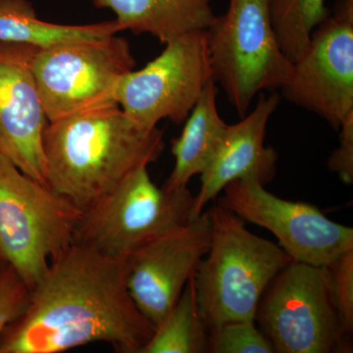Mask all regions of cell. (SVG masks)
Segmentation results:
<instances>
[{"instance_id":"obj_1","label":"cell","mask_w":353,"mask_h":353,"mask_svg":"<svg viewBox=\"0 0 353 353\" xmlns=\"http://www.w3.org/2000/svg\"><path fill=\"white\" fill-rule=\"evenodd\" d=\"M128 272L129 257L74 243L32 288L0 339V353H59L94 343L141 353L155 327L134 303Z\"/></svg>"},{"instance_id":"obj_2","label":"cell","mask_w":353,"mask_h":353,"mask_svg":"<svg viewBox=\"0 0 353 353\" xmlns=\"http://www.w3.org/2000/svg\"><path fill=\"white\" fill-rule=\"evenodd\" d=\"M163 150V132L139 126L118 104L73 114L44 130L46 185L83 212Z\"/></svg>"},{"instance_id":"obj_3","label":"cell","mask_w":353,"mask_h":353,"mask_svg":"<svg viewBox=\"0 0 353 353\" xmlns=\"http://www.w3.org/2000/svg\"><path fill=\"white\" fill-rule=\"evenodd\" d=\"M206 212L210 248L194 277L199 312L209 329L255 320L267 287L292 260L280 245L248 231L245 221L219 203Z\"/></svg>"},{"instance_id":"obj_4","label":"cell","mask_w":353,"mask_h":353,"mask_svg":"<svg viewBox=\"0 0 353 353\" xmlns=\"http://www.w3.org/2000/svg\"><path fill=\"white\" fill-rule=\"evenodd\" d=\"M83 211L0 155V256L30 290L74 243Z\"/></svg>"},{"instance_id":"obj_5","label":"cell","mask_w":353,"mask_h":353,"mask_svg":"<svg viewBox=\"0 0 353 353\" xmlns=\"http://www.w3.org/2000/svg\"><path fill=\"white\" fill-rule=\"evenodd\" d=\"M206 34L214 81L241 118L257 94L289 78L292 63L276 36L270 0H229Z\"/></svg>"},{"instance_id":"obj_6","label":"cell","mask_w":353,"mask_h":353,"mask_svg":"<svg viewBox=\"0 0 353 353\" xmlns=\"http://www.w3.org/2000/svg\"><path fill=\"white\" fill-rule=\"evenodd\" d=\"M194 196L188 188L169 190L152 182L148 167L132 172L83 211L74 243L115 259H128L146 243L189 222Z\"/></svg>"},{"instance_id":"obj_7","label":"cell","mask_w":353,"mask_h":353,"mask_svg":"<svg viewBox=\"0 0 353 353\" xmlns=\"http://www.w3.org/2000/svg\"><path fill=\"white\" fill-rule=\"evenodd\" d=\"M255 321L277 353L348 352L326 267L292 261L272 280Z\"/></svg>"},{"instance_id":"obj_8","label":"cell","mask_w":353,"mask_h":353,"mask_svg":"<svg viewBox=\"0 0 353 353\" xmlns=\"http://www.w3.org/2000/svg\"><path fill=\"white\" fill-rule=\"evenodd\" d=\"M134 66L129 43L116 34L38 48L32 63L48 122L117 104L118 83Z\"/></svg>"},{"instance_id":"obj_9","label":"cell","mask_w":353,"mask_h":353,"mask_svg":"<svg viewBox=\"0 0 353 353\" xmlns=\"http://www.w3.org/2000/svg\"><path fill=\"white\" fill-rule=\"evenodd\" d=\"M213 80L206 31L187 32L165 43L143 69L125 74L115 101L145 129H154L163 119L182 124Z\"/></svg>"},{"instance_id":"obj_10","label":"cell","mask_w":353,"mask_h":353,"mask_svg":"<svg viewBox=\"0 0 353 353\" xmlns=\"http://www.w3.org/2000/svg\"><path fill=\"white\" fill-rule=\"evenodd\" d=\"M222 192L220 205L271 232L292 261L328 267L353 250L352 228L330 220L312 204L274 196L250 179L234 181Z\"/></svg>"},{"instance_id":"obj_11","label":"cell","mask_w":353,"mask_h":353,"mask_svg":"<svg viewBox=\"0 0 353 353\" xmlns=\"http://www.w3.org/2000/svg\"><path fill=\"white\" fill-rule=\"evenodd\" d=\"M280 90L336 131L353 115V0H336Z\"/></svg>"},{"instance_id":"obj_12","label":"cell","mask_w":353,"mask_h":353,"mask_svg":"<svg viewBox=\"0 0 353 353\" xmlns=\"http://www.w3.org/2000/svg\"><path fill=\"white\" fill-rule=\"evenodd\" d=\"M210 243V218L208 212H202L129 257L128 289L139 311L155 328L194 277Z\"/></svg>"},{"instance_id":"obj_13","label":"cell","mask_w":353,"mask_h":353,"mask_svg":"<svg viewBox=\"0 0 353 353\" xmlns=\"http://www.w3.org/2000/svg\"><path fill=\"white\" fill-rule=\"evenodd\" d=\"M37 50L0 43V155L48 185L43 132L48 120L32 69Z\"/></svg>"},{"instance_id":"obj_14","label":"cell","mask_w":353,"mask_h":353,"mask_svg":"<svg viewBox=\"0 0 353 353\" xmlns=\"http://www.w3.org/2000/svg\"><path fill=\"white\" fill-rule=\"evenodd\" d=\"M279 103L280 95L276 92L269 97L260 95L252 112L236 124L228 125L217 150L199 175L201 189L194 196V217L234 181L250 179L265 185L273 180L278 153L265 145V134Z\"/></svg>"},{"instance_id":"obj_15","label":"cell","mask_w":353,"mask_h":353,"mask_svg":"<svg viewBox=\"0 0 353 353\" xmlns=\"http://www.w3.org/2000/svg\"><path fill=\"white\" fill-rule=\"evenodd\" d=\"M116 15L122 31L148 34L161 43L196 31H208L214 21L213 0H92Z\"/></svg>"},{"instance_id":"obj_16","label":"cell","mask_w":353,"mask_h":353,"mask_svg":"<svg viewBox=\"0 0 353 353\" xmlns=\"http://www.w3.org/2000/svg\"><path fill=\"white\" fill-rule=\"evenodd\" d=\"M217 95L216 82L211 81L185 119L180 137L172 141L175 164L162 185L165 189L188 188L190 181L204 171L217 150L228 127L218 111Z\"/></svg>"},{"instance_id":"obj_17","label":"cell","mask_w":353,"mask_h":353,"mask_svg":"<svg viewBox=\"0 0 353 353\" xmlns=\"http://www.w3.org/2000/svg\"><path fill=\"white\" fill-rule=\"evenodd\" d=\"M119 32L122 29L116 20L82 26L52 24L39 20L28 0H0V43L46 48L74 41L105 39Z\"/></svg>"},{"instance_id":"obj_18","label":"cell","mask_w":353,"mask_h":353,"mask_svg":"<svg viewBox=\"0 0 353 353\" xmlns=\"http://www.w3.org/2000/svg\"><path fill=\"white\" fill-rule=\"evenodd\" d=\"M194 277L141 353L206 352L209 328L199 312Z\"/></svg>"},{"instance_id":"obj_19","label":"cell","mask_w":353,"mask_h":353,"mask_svg":"<svg viewBox=\"0 0 353 353\" xmlns=\"http://www.w3.org/2000/svg\"><path fill=\"white\" fill-rule=\"evenodd\" d=\"M326 0H270L272 22L292 63L305 52L312 32L328 16Z\"/></svg>"},{"instance_id":"obj_20","label":"cell","mask_w":353,"mask_h":353,"mask_svg":"<svg viewBox=\"0 0 353 353\" xmlns=\"http://www.w3.org/2000/svg\"><path fill=\"white\" fill-rule=\"evenodd\" d=\"M209 353H275L255 320L225 323L209 329Z\"/></svg>"},{"instance_id":"obj_21","label":"cell","mask_w":353,"mask_h":353,"mask_svg":"<svg viewBox=\"0 0 353 353\" xmlns=\"http://www.w3.org/2000/svg\"><path fill=\"white\" fill-rule=\"evenodd\" d=\"M328 271L330 294L341 329L347 336L353 333V250H348Z\"/></svg>"},{"instance_id":"obj_22","label":"cell","mask_w":353,"mask_h":353,"mask_svg":"<svg viewBox=\"0 0 353 353\" xmlns=\"http://www.w3.org/2000/svg\"><path fill=\"white\" fill-rule=\"evenodd\" d=\"M2 263V262H1ZM0 263V339L27 307L31 290L10 265Z\"/></svg>"},{"instance_id":"obj_23","label":"cell","mask_w":353,"mask_h":353,"mask_svg":"<svg viewBox=\"0 0 353 353\" xmlns=\"http://www.w3.org/2000/svg\"><path fill=\"white\" fill-rule=\"evenodd\" d=\"M340 145L328 160L330 170L338 174L343 183H353V115L343 123L340 129Z\"/></svg>"},{"instance_id":"obj_24","label":"cell","mask_w":353,"mask_h":353,"mask_svg":"<svg viewBox=\"0 0 353 353\" xmlns=\"http://www.w3.org/2000/svg\"><path fill=\"white\" fill-rule=\"evenodd\" d=\"M2 262V259H1V256H0V263H1Z\"/></svg>"}]
</instances>
